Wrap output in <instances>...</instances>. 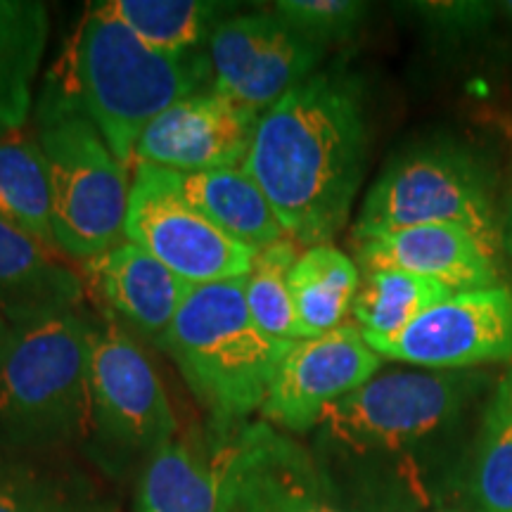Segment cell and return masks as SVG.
I'll return each mask as SVG.
<instances>
[{"instance_id": "obj_1", "label": "cell", "mask_w": 512, "mask_h": 512, "mask_svg": "<svg viewBox=\"0 0 512 512\" xmlns=\"http://www.w3.org/2000/svg\"><path fill=\"white\" fill-rule=\"evenodd\" d=\"M366 88L344 64L292 88L256 124L245 171L299 247L330 245L366 178Z\"/></svg>"}, {"instance_id": "obj_2", "label": "cell", "mask_w": 512, "mask_h": 512, "mask_svg": "<svg viewBox=\"0 0 512 512\" xmlns=\"http://www.w3.org/2000/svg\"><path fill=\"white\" fill-rule=\"evenodd\" d=\"M209 83L207 48L162 53L91 5L46 74L36 112L88 119L114 157L133 166L145 128L178 100L207 91Z\"/></svg>"}, {"instance_id": "obj_3", "label": "cell", "mask_w": 512, "mask_h": 512, "mask_svg": "<svg viewBox=\"0 0 512 512\" xmlns=\"http://www.w3.org/2000/svg\"><path fill=\"white\" fill-rule=\"evenodd\" d=\"M91 316L10 323L0 347V451L55 453L91 437Z\"/></svg>"}, {"instance_id": "obj_4", "label": "cell", "mask_w": 512, "mask_h": 512, "mask_svg": "<svg viewBox=\"0 0 512 512\" xmlns=\"http://www.w3.org/2000/svg\"><path fill=\"white\" fill-rule=\"evenodd\" d=\"M245 278L192 285L171 328L157 342L207 408L211 422L223 430L261 411L278 363L292 347L256 325Z\"/></svg>"}, {"instance_id": "obj_5", "label": "cell", "mask_w": 512, "mask_h": 512, "mask_svg": "<svg viewBox=\"0 0 512 512\" xmlns=\"http://www.w3.org/2000/svg\"><path fill=\"white\" fill-rule=\"evenodd\" d=\"M432 223L460 226L501 247L494 171L463 140L430 138L396 152L366 192L351 240Z\"/></svg>"}, {"instance_id": "obj_6", "label": "cell", "mask_w": 512, "mask_h": 512, "mask_svg": "<svg viewBox=\"0 0 512 512\" xmlns=\"http://www.w3.org/2000/svg\"><path fill=\"white\" fill-rule=\"evenodd\" d=\"M91 437L86 456L112 479L143 472L159 448L178 434L162 377L119 320L91 318Z\"/></svg>"}, {"instance_id": "obj_7", "label": "cell", "mask_w": 512, "mask_h": 512, "mask_svg": "<svg viewBox=\"0 0 512 512\" xmlns=\"http://www.w3.org/2000/svg\"><path fill=\"white\" fill-rule=\"evenodd\" d=\"M48 164L53 238L64 259L86 264L126 240L133 178L91 121L69 112H34Z\"/></svg>"}, {"instance_id": "obj_8", "label": "cell", "mask_w": 512, "mask_h": 512, "mask_svg": "<svg viewBox=\"0 0 512 512\" xmlns=\"http://www.w3.org/2000/svg\"><path fill=\"white\" fill-rule=\"evenodd\" d=\"M479 384L465 370H380L325 411L318 446L330 456H399L451 425Z\"/></svg>"}, {"instance_id": "obj_9", "label": "cell", "mask_w": 512, "mask_h": 512, "mask_svg": "<svg viewBox=\"0 0 512 512\" xmlns=\"http://www.w3.org/2000/svg\"><path fill=\"white\" fill-rule=\"evenodd\" d=\"M325 50L275 10L233 12L207 43L209 88L264 114L318 72Z\"/></svg>"}, {"instance_id": "obj_10", "label": "cell", "mask_w": 512, "mask_h": 512, "mask_svg": "<svg viewBox=\"0 0 512 512\" xmlns=\"http://www.w3.org/2000/svg\"><path fill=\"white\" fill-rule=\"evenodd\" d=\"M126 240L147 249L188 285L245 278L256 256L192 209L169 171L147 164L133 166Z\"/></svg>"}, {"instance_id": "obj_11", "label": "cell", "mask_w": 512, "mask_h": 512, "mask_svg": "<svg viewBox=\"0 0 512 512\" xmlns=\"http://www.w3.org/2000/svg\"><path fill=\"white\" fill-rule=\"evenodd\" d=\"M216 512H356L337 501L332 482L306 448L268 422L228 437Z\"/></svg>"}, {"instance_id": "obj_12", "label": "cell", "mask_w": 512, "mask_h": 512, "mask_svg": "<svg viewBox=\"0 0 512 512\" xmlns=\"http://www.w3.org/2000/svg\"><path fill=\"white\" fill-rule=\"evenodd\" d=\"M377 356L427 370L512 363V290L456 292L415 318L401 335L368 342Z\"/></svg>"}, {"instance_id": "obj_13", "label": "cell", "mask_w": 512, "mask_h": 512, "mask_svg": "<svg viewBox=\"0 0 512 512\" xmlns=\"http://www.w3.org/2000/svg\"><path fill=\"white\" fill-rule=\"evenodd\" d=\"M382 361L356 323L294 342L278 363L261 415L280 432L316 430L330 406L380 373Z\"/></svg>"}, {"instance_id": "obj_14", "label": "cell", "mask_w": 512, "mask_h": 512, "mask_svg": "<svg viewBox=\"0 0 512 512\" xmlns=\"http://www.w3.org/2000/svg\"><path fill=\"white\" fill-rule=\"evenodd\" d=\"M259 117L211 88L192 93L145 128L133 152V166L147 164L176 174L242 166Z\"/></svg>"}, {"instance_id": "obj_15", "label": "cell", "mask_w": 512, "mask_h": 512, "mask_svg": "<svg viewBox=\"0 0 512 512\" xmlns=\"http://www.w3.org/2000/svg\"><path fill=\"white\" fill-rule=\"evenodd\" d=\"M83 275V285L98 297L102 313L152 344L171 328L192 287L131 240L86 261Z\"/></svg>"}, {"instance_id": "obj_16", "label": "cell", "mask_w": 512, "mask_h": 512, "mask_svg": "<svg viewBox=\"0 0 512 512\" xmlns=\"http://www.w3.org/2000/svg\"><path fill=\"white\" fill-rule=\"evenodd\" d=\"M356 264L368 268H396L432 278L453 292L484 290L498 283V249L460 226L432 223L358 240Z\"/></svg>"}, {"instance_id": "obj_17", "label": "cell", "mask_w": 512, "mask_h": 512, "mask_svg": "<svg viewBox=\"0 0 512 512\" xmlns=\"http://www.w3.org/2000/svg\"><path fill=\"white\" fill-rule=\"evenodd\" d=\"M233 430L178 432L138 475L133 512H216L223 448Z\"/></svg>"}, {"instance_id": "obj_18", "label": "cell", "mask_w": 512, "mask_h": 512, "mask_svg": "<svg viewBox=\"0 0 512 512\" xmlns=\"http://www.w3.org/2000/svg\"><path fill=\"white\" fill-rule=\"evenodd\" d=\"M83 294V278L57 249L0 221V313L8 323L79 311Z\"/></svg>"}, {"instance_id": "obj_19", "label": "cell", "mask_w": 512, "mask_h": 512, "mask_svg": "<svg viewBox=\"0 0 512 512\" xmlns=\"http://www.w3.org/2000/svg\"><path fill=\"white\" fill-rule=\"evenodd\" d=\"M0 512H119L72 451H0Z\"/></svg>"}, {"instance_id": "obj_20", "label": "cell", "mask_w": 512, "mask_h": 512, "mask_svg": "<svg viewBox=\"0 0 512 512\" xmlns=\"http://www.w3.org/2000/svg\"><path fill=\"white\" fill-rule=\"evenodd\" d=\"M169 176L192 209L240 245L259 252L271 242L287 238L278 214L245 166L200 174L169 171Z\"/></svg>"}, {"instance_id": "obj_21", "label": "cell", "mask_w": 512, "mask_h": 512, "mask_svg": "<svg viewBox=\"0 0 512 512\" xmlns=\"http://www.w3.org/2000/svg\"><path fill=\"white\" fill-rule=\"evenodd\" d=\"M50 17L41 0H0V128L17 131L34 107V81L48 48Z\"/></svg>"}, {"instance_id": "obj_22", "label": "cell", "mask_w": 512, "mask_h": 512, "mask_svg": "<svg viewBox=\"0 0 512 512\" xmlns=\"http://www.w3.org/2000/svg\"><path fill=\"white\" fill-rule=\"evenodd\" d=\"M361 268L332 245H313L299 252L287 287L304 337L313 339L344 325L354 309Z\"/></svg>"}, {"instance_id": "obj_23", "label": "cell", "mask_w": 512, "mask_h": 512, "mask_svg": "<svg viewBox=\"0 0 512 512\" xmlns=\"http://www.w3.org/2000/svg\"><path fill=\"white\" fill-rule=\"evenodd\" d=\"M0 221L57 249L48 164L29 126L0 136Z\"/></svg>"}, {"instance_id": "obj_24", "label": "cell", "mask_w": 512, "mask_h": 512, "mask_svg": "<svg viewBox=\"0 0 512 512\" xmlns=\"http://www.w3.org/2000/svg\"><path fill=\"white\" fill-rule=\"evenodd\" d=\"M93 8L117 19L150 48L169 55L207 48L211 34L233 15V3L207 0H100Z\"/></svg>"}, {"instance_id": "obj_25", "label": "cell", "mask_w": 512, "mask_h": 512, "mask_svg": "<svg viewBox=\"0 0 512 512\" xmlns=\"http://www.w3.org/2000/svg\"><path fill=\"white\" fill-rule=\"evenodd\" d=\"M451 294L456 292L439 280L396 268H368L361 271L351 313L366 342H384L401 335L415 318Z\"/></svg>"}, {"instance_id": "obj_26", "label": "cell", "mask_w": 512, "mask_h": 512, "mask_svg": "<svg viewBox=\"0 0 512 512\" xmlns=\"http://www.w3.org/2000/svg\"><path fill=\"white\" fill-rule=\"evenodd\" d=\"M302 247L290 238H280L259 249L252 271L245 278V297L252 318L266 335L278 342H302L304 330L294 313L287 278Z\"/></svg>"}, {"instance_id": "obj_27", "label": "cell", "mask_w": 512, "mask_h": 512, "mask_svg": "<svg viewBox=\"0 0 512 512\" xmlns=\"http://www.w3.org/2000/svg\"><path fill=\"white\" fill-rule=\"evenodd\" d=\"M472 496L479 512H512V408L498 392L477 439Z\"/></svg>"}, {"instance_id": "obj_28", "label": "cell", "mask_w": 512, "mask_h": 512, "mask_svg": "<svg viewBox=\"0 0 512 512\" xmlns=\"http://www.w3.org/2000/svg\"><path fill=\"white\" fill-rule=\"evenodd\" d=\"M273 10L320 46L349 41L366 22L370 5L358 0H278Z\"/></svg>"}, {"instance_id": "obj_29", "label": "cell", "mask_w": 512, "mask_h": 512, "mask_svg": "<svg viewBox=\"0 0 512 512\" xmlns=\"http://www.w3.org/2000/svg\"><path fill=\"white\" fill-rule=\"evenodd\" d=\"M425 24V29L444 38H472L494 22L498 5L486 0H420L403 5Z\"/></svg>"}, {"instance_id": "obj_30", "label": "cell", "mask_w": 512, "mask_h": 512, "mask_svg": "<svg viewBox=\"0 0 512 512\" xmlns=\"http://www.w3.org/2000/svg\"><path fill=\"white\" fill-rule=\"evenodd\" d=\"M501 247L503 252L512 259V192L508 197V204H505V214L501 219Z\"/></svg>"}, {"instance_id": "obj_31", "label": "cell", "mask_w": 512, "mask_h": 512, "mask_svg": "<svg viewBox=\"0 0 512 512\" xmlns=\"http://www.w3.org/2000/svg\"><path fill=\"white\" fill-rule=\"evenodd\" d=\"M496 392L501 394L503 399H505V403H508V406L512 408V370L503 377L501 384H498V387H496Z\"/></svg>"}, {"instance_id": "obj_32", "label": "cell", "mask_w": 512, "mask_h": 512, "mask_svg": "<svg viewBox=\"0 0 512 512\" xmlns=\"http://www.w3.org/2000/svg\"><path fill=\"white\" fill-rule=\"evenodd\" d=\"M8 328H10L8 318H5V316H3V313H0V347H3L5 337H8Z\"/></svg>"}, {"instance_id": "obj_33", "label": "cell", "mask_w": 512, "mask_h": 512, "mask_svg": "<svg viewBox=\"0 0 512 512\" xmlns=\"http://www.w3.org/2000/svg\"><path fill=\"white\" fill-rule=\"evenodd\" d=\"M498 8H501L505 15H508V19H512V0H505V3L498 5Z\"/></svg>"}, {"instance_id": "obj_34", "label": "cell", "mask_w": 512, "mask_h": 512, "mask_svg": "<svg viewBox=\"0 0 512 512\" xmlns=\"http://www.w3.org/2000/svg\"><path fill=\"white\" fill-rule=\"evenodd\" d=\"M441 512H458V510H441Z\"/></svg>"}, {"instance_id": "obj_35", "label": "cell", "mask_w": 512, "mask_h": 512, "mask_svg": "<svg viewBox=\"0 0 512 512\" xmlns=\"http://www.w3.org/2000/svg\"><path fill=\"white\" fill-rule=\"evenodd\" d=\"M3 133H8V131H3V128H0V136H3Z\"/></svg>"}]
</instances>
